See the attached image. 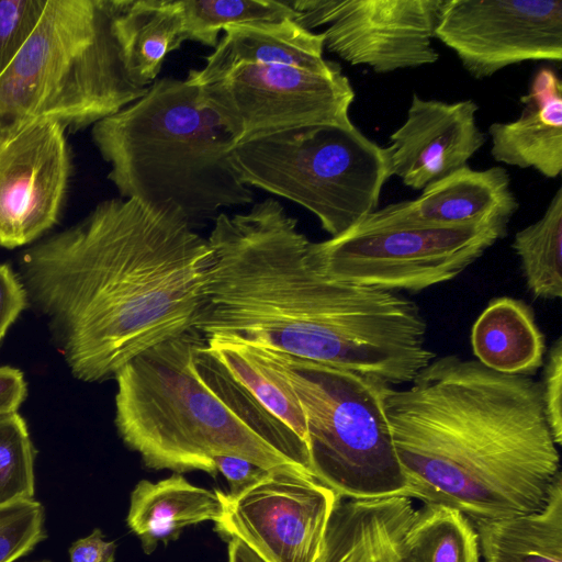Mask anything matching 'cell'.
<instances>
[{
  "mask_svg": "<svg viewBox=\"0 0 562 562\" xmlns=\"http://www.w3.org/2000/svg\"><path fill=\"white\" fill-rule=\"evenodd\" d=\"M45 510L32 499L0 505V562H14L46 538Z\"/></svg>",
  "mask_w": 562,
  "mask_h": 562,
  "instance_id": "cell-29",
  "label": "cell"
},
{
  "mask_svg": "<svg viewBox=\"0 0 562 562\" xmlns=\"http://www.w3.org/2000/svg\"><path fill=\"white\" fill-rule=\"evenodd\" d=\"M44 0H0V77L36 29Z\"/></svg>",
  "mask_w": 562,
  "mask_h": 562,
  "instance_id": "cell-30",
  "label": "cell"
},
{
  "mask_svg": "<svg viewBox=\"0 0 562 562\" xmlns=\"http://www.w3.org/2000/svg\"><path fill=\"white\" fill-rule=\"evenodd\" d=\"M91 137L121 198L173 204L195 231L221 210L255 200L232 165L234 139L186 80L156 79L139 99L92 125Z\"/></svg>",
  "mask_w": 562,
  "mask_h": 562,
  "instance_id": "cell-5",
  "label": "cell"
},
{
  "mask_svg": "<svg viewBox=\"0 0 562 562\" xmlns=\"http://www.w3.org/2000/svg\"><path fill=\"white\" fill-rule=\"evenodd\" d=\"M257 346L302 405L313 476L341 498L406 496V480L385 414V396L392 386Z\"/></svg>",
  "mask_w": 562,
  "mask_h": 562,
  "instance_id": "cell-7",
  "label": "cell"
},
{
  "mask_svg": "<svg viewBox=\"0 0 562 562\" xmlns=\"http://www.w3.org/2000/svg\"><path fill=\"white\" fill-rule=\"evenodd\" d=\"M206 344L256 400L288 425L307 447V426L302 405L260 347L234 338H214L206 340Z\"/></svg>",
  "mask_w": 562,
  "mask_h": 562,
  "instance_id": "cell-24",
  "label": "cell"
},
{
  "mask_svg": "<svg viewBox=\"0 0 562 562\" xmlns=\"http://www.w3.org/2000/svg\"><path fill=\"white\" fill-rule=\"evenodd\" d=\"M205 65L191 69L184 79L191 86H202L243 64L286 66L313 72L330 74L340 66L326 60L324 35L307 30L294 19L254 22L228 26Z\"/></svg>",
  "mask_w": 562,
  "mask_h": 562,
  "instance_id": "cell-18",
  "label": "cell"
},
{
  "mask_svg": "<svg viewBox=\"0 0 562 562\" xmlns=\"http://www.w3.org/2000/svg\"><path fill=\"white\" fill-rule=\"evenodd\" d=\"M195 329L337 367L390 386L435 358L419 306L396 292L339 281L316 265L312 241L273 198L221 212Z\"/></svg>",
  "mask_w": 562,
  "mask_h": 562,
  "instance_id": "cell-1",
  "label": "cell"
},
{
  "mask_svg": "<svg viewBox=\"0 0 562 562\" xmlns=\"http://www.w3.org/2000/svg\"><path fill=\"white\" fill-rule=\"evenodd\" d=\"M477 111L472 99L445 102L414 93L406 120L390 135L385 147L391 176L407 188L423 191L469 166L486 142L477 125Z\"/></svg>",
  "mask_w": 562,
  "mask_h": 562,
  "instance_id": "cell-15",
  "label": "cell"
},
{
  "mask_svg": "<svg viewBox=\"0 0 562 562\" xmlns=\"http://www.w3.org/2000/svg\"><path fill=\"white\" fill-rule=\"evenodd\" d=\"M520 102L516 120L488 126L491 155L497 162L532 168L555 179L562 172V83L558 72L540 67Z\"/></svg>",
  "mask_w": 562,
  "mask_h": 562,
  "instance_id": "cell-17",
  "label": "cell"
},
{
  "mask_svg": "<svg viewBox=\"0 0 562 562\" xmlns=\"http://www.w3.org/2000/svg\"><path fill=\"white\" fill-rule=\"evenodd\" d=\"M198 88L235 145L304 127L352 123L349 110L356 93L341 69L321 74L243 64Z\"/></svg>",
  "mask_w": 562,
  "mask_h": 562,
  "instance_id": "cell-10",
  "label": "cell"
},
{
  "mask_svg": "<svg viewBox=\"0 0 562 562\" xmlns=\"http://www.w3.org/2000/svg\"><path fill=\"white\" fill-rule=\"evenodd\" d=\"M223 514L214 531L239 539L266 562H315L342 499L310 472L272 470L236 495L216 490Z\"/></svg>",
  "mask_w": 562,
  "mask_h": 562,
  "instance_id": "cell-11",
  "label": "cell"
},
{
  "mask_svg": "<svg viewBox=\"0 0 562 562\" xmlns=\"http://www.w3.org/2000/svg\"><path fill=\"white\" fill-rule=\"evenodd\" d=\"M115 31L127 69L144 88L158 79L166 56L187 41L175 0H122Z\"/></svg>",
  "mask_w": 562,
  "mask_h": 562,
  "instance_id": "cell-22",
  "label": "cell"
},
{
  "mask_svg": "<svg viewBox=\"0 0 562 562\" xmlns=\"http://www.w3.org/2000/svg\"><path fill=\"white\" fill-rule=\"evenodd\" d=\"M26 397V382L15 368L0 367V416L18 413Z\"/></svg>",
  "mask_w": 562,
  "mask_h": 562,
  "instance_id": "cell-35",
  "label": "cell"
},
{
  "mask_svg": "<svg viewBox=\"0 0 562 562\" xmlns=\"http://www.w3.org/2000/svg\"><path fill=\"white\" fill-rule=\"evenodd\" d=\"M473 355L487 369L529 376L542 364L544 336L524 302L497 297L488 303L471 329Z\"/></svg>",
  "mask_w": 562,
  "mask_h": 562,
  "instance_id": "cell-21",
  "label": "cell"
},
{
  "mask_svg": "<svg viewBox=\"0 0 562 562\" xmlns=\"http://www.w3.org/2000/svg\"><path fill=\"white\" fill-rule=\"evenodd\" d=\"M43 562H48V561H43Z\"/></svg>",
  "mask_w": 562,
  "mask_h": 562,
  "instance_id": "cell-37",
  "label": "cell"
},
{
  "mask_svg": "<svg viewBox=\"0 0 562 562\" xmlns=\"http://www.w3.org/2000/svg\"><path fill=\"white\" fill-rule=\"evenodd\" d=\"M35 453L22 416H0V505L34 497Z\"/></svg>",
  "mask_w": 562,
  "mask_h": 562,
  "instance_id": "cell-28",
  "label": "cell"
},
{
  "mask_svg": "<svg viewBox=\"0 0 562 562\" xmlns=\"http://www.w3.org/2000/svg\"><path fill=\"white\" fill-rule=\"evenodd\" d=\"M187 41L215 48L220 32L228 26L296 19L291 1L175 0Z\"/></svg>",
  "mask_w": 562,
  "mask_h": 562,
  "instance_id": "cell-27",
  "label": "cell"
},
{
  "mask_svg": "<svg viewBox=\"0 0 562 562\" xmlns=\"http://www.w3.org/2000/svg\"><path fill=\"white\" fill-rule=\"evenodd\" d=\"M114 379L115 427L149 469L216 476L214 458L234 456L266 470L312 474L305 442L256 400L195 328L145 350Z\"/></svg>",
  "mask_w": 562,
  "mask_h": 562,
  "instance_id": "cell-4",
  "label": "cell"
},
{
  "mask_svg": "<svg viewBox=\"0 0 562 562\" xmlns=\"http://www.w3.org/2000/svg\"><path fill=\"white\" fill-rule=\"evenodd\" d=\"M445 0H294L295 22L323 31L324 47L376 74L435 64L432 45Z\"/></svg>",
  "mask_w": 562,
  "mask_h": 562,
  "instance_id": "cell-12",
  "label": "cell"
},
{
  "mask_svg": "<svg viewBox=\"0 0 562 562\" xmlns=\"http://www.w3.org/2000/svg\"><path fill=\"white\" fill-rule=\"evenodd\" d=\"M229 157L247 187L304 207L330 237L374 212L392 177L385 147L353 123L304 127L236 144Z\"/></svg>",
  "mask_w": 562,
  "mask_h": 562,
  "instance_id": "cell-8",
  "label": "cell"
},
{
  "mask_svg": "<svg viewBox=\"0 0 562 562\" xmlns=\"http://www.w3.org/2000/svg\"><path fill=\"white\" fill-rule=\"evenodd\" d=\"M116 544L103 540L100 529H94L89 536L78 539L69 550L70 562H113Z\"/></svg>",
  "mask_w": 562,
  "mask_h": 562,
  "instance_id": "cell-34",
  "label": "cell"
},
{
  "mask_svg": "<svg viewBox=\"0 0 562 562\" xmlns=\"http://www.w3.org/2000/svg\"><path fill=\"white\" fill-rule=\"evenodd\" d=\"M529 291L538 299L562 296V188L543 215L518 231L512 244Z\"/></svg>",
  "mask_w": 562,
  "mask_h": 562,
  "instance_id": "cell-26",
  "label": "cell"
},
{
  "mask_svg": "<svg viewBox=\"0 0 562 562\" xmlns=\"http://www.w3.org/2000/svg\"><path fill=\"white\" fill-rule=\"evenodd\" d=\"M475 529L484 562H562V473L540 509Z\"/></svg>",
  "mask_w": 562,
  "mask_h": 562,
  "instance_id": "cell-23",
  "label": "cell"
},
{
  "mask_svg": "<svg viewBox=\"0 0 562 562\" xmlns=\"http://www.w3.org/2000/svg\"><path fill=\"white\" fill-rule=\"evenodd\" d=\"M228 562H266L239 539L228 541Z\"/></svg>",
  "mask_w": 562,
  "mask_h": 562,
  "instance_id": "cell-36",
  "label": "cell"
},
{
  "mask_svg": "<svg viewBox=\"0 0 562 562\" xmlns=\"http://www.w3.org/2000/svg\"><path fill=\"white\" fill-rule=\"evenodd\" d=\"M435 38L475 79L524 61L562 59V0H445Z\"/></svg>",
  "mask_w": 562,
  "mask_h": 562,
  "instance_id": "cell-13",
  "label": "cell"
},
{
  "mask_svg": "<svg viewBox=\"0 0 562 562\" xmlns=\"http://www.w3.org/2000/svg\"><path fill=\"white\" fill-rule=\"evenodd\" d=\"M547 423L558 446L562 443V338L552 345L540 384Z\"/></svg>",
  "mask_w": 562,
  "mask_h": 562,
  "instance_id": "cell-31",
  "label": "cell"
},
{
  "mask_svg": "<svg viewBox=\"0 0 562 562\" xmlns=\"http://www.w3.org/2000/svg\"><path fill=\"white\" fill-rule=\"evenodd\" d=\"M130 501L126 524L139 538L146 554L159 542L166 544L178 539L186 527L207 520L215 522L223 514L216 490L195 486L176 472L156 482L139 481Z\"/></svg>",
  "mask_w": 562,
  "mask_h": 562,
  "instance_id": "cell-20",
  "label": "cell"
},
{
  "mask_svg": "<svg viewBox=\"0 0 562 562\" xmlns=\"http://www.w3.org/2000/svg\"><path fill=\"white\" fill-rule=\"evenodd\" d=\"M65 132L40 120L0 133V246L30 244L56 223L70 175Z\"/></svg>",
  "mask_w": 562,
  "mask_h": 562,
  "instance_id": "cell-14",
  "label": "cell"
},
{
  "mask_svg": "<svg viewBox=\"0 0 562 562\" xmlns=\"http://www.w3.org/2000/svg\"><path fill=\"white\" fill-rule=\"evenodd\" d=\"M210 260L207 239L179 207L117 198L27 248L19 278L71 374L103 382L195 328Z\"/></svg>",
  "mask_w": 562,
  "mask_h": 562,
  "instance_id": "cell-2",
  "label": "cell"
},
{
  "mask_svg": "<svg viewBox=\"0 0 562 562\" xmlns=\"http://www.w3.org/2000/svg\"><path fill=\"white\" fill-rule=\"evenodd\" d=\"M415 512L407 496L341 499L315 562H397Z\"/></svg>",
  "mask_w": 562,
  "mask_h": 562,
  "instance_id": "cell-19",
  "label": "cell"
},
{
  "mask_svg": "<svg viewBox=\"0 0 562 562\" xmlns=\"http://www.w3.org/2000/svg\"><path fill=\"white\" fill-rule=\"evenodd\" d=\"M385 414L409 498L479 524L540 509L561 473L541 387L456 355L435 358Z\"/></svg>",
  "mask_w": 562,
  "mask_h": 562,
  "instance_id": "cell-3",
  "label": "cell"
},
{
  "mask_svg": "<svg viewBox=\"0 0 562 562\" xmlns=\"http://www.w3.org/2000/svg\"><path fill=\"white\" fill-rule=\"evenodd\" d=\"M217 473H222L229 485L231 495H236L261 479L268 471L243 458L217 456L214 458Z\"/></svg>",
  "mask_w": 562,
  "mask_h": 562,
  "instance_id": "cell-33",
  "label": "cell"
},
{
  "mask_svg": "<svg viewBox=\"0 0 562 562\" xmlns=\"http://www.w3.org/2000/svg\"><path fill=\"white\" fill-rule=\"evenodd\" d=\"M503 167L474 170L465 166L436 181L414 200L376 209L379 218L419 225L509 223L519 207Z\"/></svg>",
  "mask_w": 562,
  "mask_h": 562,
  "instance_id": "cell-16",
  "label": "cell"
},
{
  "mask_svg": "<svg viewBox=\"0 0 562 562\" xmlns=\"http://www.w3.org/2000/svg\"><path fill=\"white\" fill-rule=\"evenodd\" d=\"M479 535L459 510L425 504L403 537L397 562H479Z\"/></svg>",
  "mask_w": 562,
  "mask_h": 562,
  "instance_id": "cell-25",
  "label": "cell"
},
{
  "mask_svg": "<svg viewBox=\"0 0 562 562\" xmlns=\"http://www.w3.org/2000/svg\"><path fill=\"white\" fill-rule=\"evenodd\" d=\"M507 224L419 225L373 213L345 233L314 243L326 276L398 292H418L453 280L506 234Z\"/></svg>",
  "mask_w": 562,
  "mask_h": 562,
  "instance_id": "cell-9",
  "label": "cell"
},
{
  "mask_svg": "<svg viewBox=\"0 0 562 562\" xmlns=\"http://www.w3.org/2000/svg\"><path fill=\"white\" fill-rule=\"evenodd\" d=\"M122 0H50L0 77V133L47 120L76 132L139 99L115 31Z\"/></svg>",
  "mask_w": 562,
  "mask_h": 562,
  "instance_id": "cell-6",
  "label": "cell"
},
{
  "mask_svg": "<svg viewBox=\"0 0 562 562\" xmlns=\"http://www.w3.org/2000/svg\"><path fill=\"white\" fill-rule=\"evenodd\" d=\"M25 286L12 268L0 263V340L27 306Z\"/></svg>",
  "mask_w": 562,
  "mask_h": 562,
  "instance_id": "cell-32",
  "label": "cell"
}]
</instances>
